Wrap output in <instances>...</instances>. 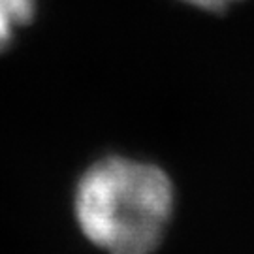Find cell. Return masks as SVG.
Returning <instances> with one entry per match:
<instances>
[{"label":"cell","instance_id":"obj_3","mask_svg":"<svg viewBox=\"0 0 254 254\" xmlns=\"http://www.w3.org/2000/svg\"><path fill=\"white\" fill-rule=\"evenodd\" d=\"M190 6H198L201 9H207V11H220V9L232 6L237 0H183Z\"/></svg>","mask_w":254,"mask_h":254},{"label":"cell","instance_id":"obj_1","mask_svg":"<svg viewBox=\"0 0 254 254\" xmlns=\"http://www.w3.org/2000/svg\"><path fill=\"white\" fill-rule=\"evenodd\" d=\"M173 187L153 164L106 156L81 175L73 194L83 236L108 254H153L172 217Z\"/></svg>","mask_w":254,"mask_h":254},{"label":"cell","instance_id":"obj_2","mask_svg":"<svg viewBox=\"0 0 254 254\" xmlns=\"http://www.w3.org/2000/svg\"><path fill=\"white\" fill-rule=\"evenodd\" d=\"M38 0H0V55L13 46L15 38L36 15Z\"/></svg>","mask_w":254,"mask_h":254}]
</instances>
